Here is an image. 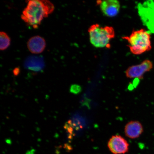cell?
<instances>
[{
  "label": "cell",
  "mask_w": 154,
  "mask_h": 154,
  "mask_svg": "<svg viewBox=\"0 0 154 154\" xmlns=\"http://www.w3.org/2000/svg\"><path fill=\"white\" fill-rule=\"evenodd\" d=\"M54 8L53 4L48 0H31L23 11L21 18L29 26L37 29Z\"/></svg>",
  "instance_id": "6da1fadb"
},
{
  "label": "cell",
  "mask_w": 154,
  "mask_h": 154,
  "mask_svg": "<svg viewBox=\"0 0 154 154\" xmlns=\"http://www.w3.org/2000/svg\"><path fill=\"white\" fill-rule=\"evenodd\" d=\"M122 38L128 41V47L134 55L142 54L152 49L151 34L144 29L134 30L130 35Z\"/></svg>",
  "instance_id": "7a4b0ae2"
},
{
  "label": "cell",
  "mask_w": 154,
  "mask_h": 154,
  "mask_svg": "<svg viewBox=\"0 0 154 154\" xmlns=\"http://www.w3.org/2000/svg\"><path fill=\"white\" fill-rule=\"evenodd\" d=\"M90 43L97 48H110L111 40L115 37L114 28L111 26H102L98 24H92L88 29Z\"/></svg>",
  "instance_id": "3957f363"
},
{
  "label": "cell",
  "mask_w": 154,
  "mask_h": 154,
  "mask_svg": "<svg viewBox=\"0 0 154 154\" xmlns=\"http://www.w3.org/2000/svg\"><path fill=\"white\" fill-rule=\"evenodd\" d=\"M153 68V63L149 60L146 59L139 64L128 67L125 74L128 78L142 79H143L144 74L149 72Z\"/></svg>",
  "instance_id": "277c9868"
},
{
  "label": "cell",
  "mask_w": 154,
  "mask_h": 154,
  "mask_svg": "<svg viewBox=\"0 0 154 154\" xmlns=\"http://www.w3.org/2000/svg\"><path fill=\"white\" fill-rule=\"evenodd\" d=\"M109 151L113 154H125L129 150V144L127 140L120 135L113 136L107 144Z\"/></svg>",
  "instance_id": "5b68a950"
},
{
  "label": "cell",
  "mask_w": 154,
  "mask_h": 154,
  "mask_svg": "<svg viewBox=\"0 0 154 154\" xmlns=\"http://www.w3.org/2000/svg\"><path fill=\"white\" fill-rule=\"evenodd\" d=\"M102 12L107 17H113L119 14L120 8V2L117 0L97 1Z\"/></svg>",
  "instance_id": "8992f818"
},
{
  "label": "cell",
  "mask_w": 154,
  "mask_h": 154,
  "mask_svg": "<svg viewBox=\"0 0 154 154\" xmlns=\"http://www.w3.org/2000/svg\"><path fill=\"white\" fill-rule=\"evenodd\" d=\"M46 47L45 39L38 35L32 36L29 39L27 42L29 51L35 54H38L43 52Z\"/></svg>",
  "instance_id": "52a82bcc"
},
{
  "label": "cell",
  "mask_w": 154,
  "mask_h": 154,
  "mask_svg": "<svg viewBox=\"0 0 154 154\" xmlns=\"http://www.w3.org/2000/svg\"><path fill=\"white\" fill-rule=\"evenodd\" d=\"M143 132L142 124L137 121H131L127 124L125 128V135L131 139L140 137Z\"/></svg>",
  "instance_id": "ba28073f"
},
{
  "label": "cell",
  "mask_w": 154,
  "mask_h": 154,
  "mask_svg": "<svg viewBox=\"0 0 154 154\" xmlns=\"http://www.w3.org/2000/svg\"><path fill=\"white\" fill-rule=\"evenodd\" d=\"M25 68L33 72H40L44 67L43 58L36 56H32L27 58L25 61Z\"/></svg>",
  "instance_id": "9c48e42d"
},
{
  "label": "cell",
  "mask_w": 154,
  "mask_h": 154,
  "mask_svg": "<svg viewBox=\"0 0 154 154\" xmlns=\"http://www.w3.org/2000/svg\"><path fill=\"white\" fill-rule=\"evenodd\" d=\"M11 38L8 35L4 32L0 33V49L4 51L10 45Z\"/></svg>",
  "instance_id": "30bf717a"
},
{
  "label": "cell",
  "mask_w": 154,
  "mask_h": 154,
  "mask_svg": "<svg viewBox=\"0 0 154 154\" xmlns=\"http://www.w3.org/2000/svg\"><path fill=\"white\" fill-rule=\"evenodd\" d=\"M81 88L79 86L74 85L71 86L70 91L73 94H77L80 91Z\"/></svg>",
  "instance_id": "8fae6325"
}]
</instances>
